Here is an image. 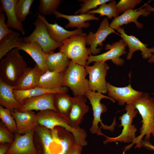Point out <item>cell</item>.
<instances>
[{
    "mask_svg": "<svg viewBox=\"0 0 154 154\" xmlns=\"http://www.w3.org/2000/svg\"><path fill=\"white\" fill-rule=\"evenodd\" d=\"M132 104L141 115L142 124L140 129V134L131 144L125 148L123 154L134 144H136L135 148L143 146L142 139L144 136L145 141H149L151 135H154V98L150 97L147 93H143Z\"/></svg>",
    "mask_w": 154,
    "mask_h": 154,
    "instance_id": "1",
    "label": "cell"
},
{
    "mask_svg": "<svg viewBox=\"0 0 154 154\" xmlns=\"http://www.w3.org/2000/svg\"><path fill=\"white\" fill-rule=\"evenodd\" d=\"M0 62V79L15 86L27 68L26 62L17 48L8 52Z\"/></svg>",
    "mask_w": 154,
    "mask_h": 154,
    "instance_id": "2",
    "label": "cell"
},
{
    "mask_svg": "<svg viewBox=\"0 0 154 154\" xmlns=\"http://www.w3.org/2000/svg\"><path fill=\"white\" fill-rule=\"evenodd\" d=\"M38 124L51 130L57 126L64 128L72 133L76 143L82 146H86L87 134L85 130L80 127L73 128L66 118L58 113L50 110L40 111L36 114Z\"/></svg>",
    "mask_w": 154,
    "mask_h": 154,
    "instance_id": "3",
    "label": "cell"
},
{
    "mask_svg": "<svg viewBox=\"0 0 154 154\" xmlns=\"http://www.w3.org/2000/svg\"><path fill=\"white\" fill-rule=\"evenodd\" d=\"M87 36L83 33L72 35L62 42L59 47L60 51L71 60L85 66L89 56L92 55L90 48L86 47Z\"/></svg>",
    "mask_w": 154,
    "mask_h": 154,
    "instance_id": "4",
    "label": "cell"
},
{
    "mask_svg": "<svg viewBox=\"0 0 154 154\" xmlns=\"http://www.w3.org/2000/svg\"><path fill=\"white\" fill-rule=\"evenodd\" d=\"M88 74L84 66L71 60L64 72L63 86L69 88L74 97L85 96L89 90L88 80L86 78Z\"/></svg>",
    "mask_w": 154,
    "mask_h": 154,
    "instance_id": "5",
    "label": "cell"
},
{
    "mask_svg": "<svg viewBox=\"0 0 154 154\" xmlns=\"http://www.w3.org/2000/svg\"><path fill=\"white\" fill-rule=\"evenodd\" d=\"M85 96L89 100L93 111L94 118L92 125L90 129V132L93 134L96 133L98 135L105 136V135L101 131V128L113 131L116 125V119L115 118L114 119L112 123L110 126L105 125L102 123L101 119V115L107 111V108L104 104L100 103V101L104 98L109 99L113 102L115 101L101 93L90 90L86 93Z\"/></svg>",
    "mask_w": 154,
    "mask_h": 154,
    "instance_id": "6",
    "label": "cell"
},
{
    "mask_svg": "<svg viewBox=\"0 0 154 154\" xmlns=\"http://www.w3.org/2000/svg\"><path fill=\"white\" fill-rule=\"evenodd\" d=\"M124 110L126 111V112L119 117L121 122L119 127H123L121 133L115 137L105 135L106 139L104 141V144L117 141L129 143L132 142L136 138L135 134L137 129L135 126L132 124V123L133 118L137 116L138 111L132 104H127Z\"/></svg>",
    "mask_w": 154,
    "mask_h": 154,
    "instance_id": "7",
    "label": "cell"
},
{
    "mask_svg": "<svg viewBox=\"0 0 154 154\" xmlns=\"http://www.w3.org/2000/svg\"><path fill=\"white\" fill-rule=\"evenodd\" d=\"M84 67L89 76V90L102 94L107 93L106 77L110 67L106 62H96L92 66Z\"/></svg>",
    "mask_w": 154,
    "mask_h": 154,
    "instance_id": "8",
    "label": "cell"
},
{
    "mask_svg": "<svg viewBox=\"0 0 154 154\" xmlns=\"http://www.w3.org/2000/svg\"><path fill=\"white\" fill-rule=\"evenodd\" d=\"M33 24L35 26V29L29 36L23 38L24 42H37L45 54L53 51L61 45L62 43L56 42L51 38L44 23L41 19L37 17Z\"/></svg>",
    "mask_w": 154,
    "mask_h": 154,
    "instance_id": "9",
    "label": "cell"
},
{
    "mask_svg": "<svg viewBox=\"0 0 154 154\" xmlns=\"http://www.w3.org/2000/svg\"><path fill=\"white\" fill-rule=\"evenodd\" d=\"M127 46V44L122 39L111 44H107L105 45V49L106 50H108L101 54L90 55L86 65H88L93 62H106L111 60L116 65L122 66L124 64L125 61L120 57L126 53V47Z\"/></svg>",
    "mask_w": 154,
    "mask_h": 154,
    "instance_id": "10",
    "label": "cell"
},
{
    "mask_svg": "<svg viewBox=\"0 0 154 154\" xmlns=\"http://www.w3.org/2000/svg\"><path fill=\"white\" fill-rule=\"evenodd\" d=\"M112 33H117L114 29L110 27L107 17L104 19L101 23L96 32L94 33L90 31L86 38V45H90L92 54L93 55L99 54L102 49L103 42L107 37Z\"/></svg>",
    "mask_w": 154,
    "mask_h": 154,
    "instance_id": "11",
    "label": "cell"
},
{
    "mask_svg": "<svg viewBox=\"0 0 154 154\" xmlns=\"http://www.w3.org/2000/svg\"><path fill=\"white\" fill-rule=\"evenodd\" d=\"M107 88L108 96L118 102L119 105L132 104L139 98L143 92L136 90L131 87V84L124 87H117L107 82Z\"/></svg>",
    "mask_w": 154,
    "mask_h": 154,
    "instance_id": "12",
    "label": "cell"
},
{
    "mask_svg": "<svg viewBox=\"0 0 154 154\" xmlns=\"http://www.w3.org/2000/svg\"><path fill=\"white\" fill-rule=\"evenodd\" d=\"M34 131L33 130L22 135L16 134L6 154H38L33 142Z\"/></svg>",
    "mask_w": 154,
    "mask_h": 154,
    "instance_id": "13",
    "label": "cell"
},
{
    "mask_svg": "<svg viewBox=\"0 0 154 154\" xmlns=\"http://www.w3.org/2000/svg\"><path fill=\"white\" fill-rule=\"evenodd\" d=\"M55 94L49 93L26 98L23 101V106L18 110L24 112L33 110L40 111L50 110L57 112L54 104Z\"/></svg>",
    "mask_w": 154,
    "mask_h": 154,
    "instance_id": "14",
    "label": "cell"
},
{
    "mask_svg": "<svg viewBox=\"0 0 154 154\" xmlns=\"http://www.w3.org/2000/svg\"><path fill=\"white\" fill-rule=\"evenodd\" d=\"M116 30L119 33V35L129 48V52L127 56V60L131 59L133 53L138 50L141 51L142 58L144 59H149L154 53V47L149 48L147 44L143 43L134 36L127 35L123 28L119 27Z\"/></svg>",
    "mask_w": 154,
    "mask_h": 154,
    "instance_id": "15",
    "label": "cell"
},
{
    "mask_svg": "<svg viewBox=\"0 0 154 154\" xmlns=\"http://www.w3.org/2000/svg\"><path fill=\"white\" fill-rule=\"evenodd\" d=\"M14 48L24 51L34 60L43 74L47 70L45 54L41 46L37 42L25 43L23 38L19 37L14 45Z\"/></svg>",
    "mask_w": 154,
    "mask_h": 154,
    "instance_id": "16",
    "label": "cell"
},
{
    "mask_svg": "<svg viewBox=\"0 0 154 154\" xmlns=\"http://www.w3.org/2000/svg\"><path fill=\"white\" fill-rule=\"evenodd\" d=\"M11 112L18 133L24 134L35 130L38 124L36 115L32 111L21 112L14 110Z\"/></svg>",
    "mask_w": 154,
    "mask_h": 154,
    "instance_id": "17",
    "label": "cell"
},
{
    "mask_svg": "<svg viewBox=\"0 0 154 154\" xmlns=\"http://www.w3.org/2000/svg\"><path fill=\"white\" fill-rule=\"evenodd\" d=\"M151 13V12L148 11L143 6L137 10L129 9L114 18L110 24V26L112 29H116L123 25L133 22L135 23L138 29H142L143 25L138 22V19L141 15L147 17L150 15Z\"/></svg>",
    "mask_w": 154,
    "mask_h": 154,
    "instance_id": "18",
    "label": "cell"
},
{
    "mask_svg": "<svg viewBox=\"0 0 154 154\" xmlns=\"http://www.w3.org/2000/svg\"><path fill=\"white\" fill-rule=\"evenodd\" d=\"M87 98L85 96H79L73 98L72 103L68 120L72 127L78 128L84 115L89 110L86 104Z\"/></svg>",
    "mask_w": 154,
    "mask_h": 154,
    "instance_id": "19",
    "label": "cell"
},
{
    "mask_svg": "<svg viewBox=\"0 0 154 154\" xmlns=\"http://www.w3.org/2000/svg\"><path fill=\"white\" fill-rule=\"evenodd\" d=\"M36 13L37 17L41 19L44 23L50 37L56 42L62 43L73 35L83 33L82 29H77L74 31H68L56 23L54 24L50 23L46 20L44 16L37 12Z\"/></svg>",
    "mask_w": 154,
    "mask_h": 154,
    "instance_id": "20",
    "label": "cell"
},
{
    "mask_svg": "<svg viewBox=\"0 0 154 154\" xmlns=\"http://www.w3.org/2000/svg\"><path fill=\"white\" fill-rule=\"evenodd\" d=\"M43 74L36 64L33 68L27 67L15 86V90H26L37 87Z\"/></svg>",
    "mask_w": 154,
    "mask_h": 154,
    "instance_id": "21",
    "label": "cell"
},
{
    "mask_svg": "<svg viewBox=\"0 0 154 154\" xmlns=\"http://www.w3.org/2000/svg\"><path fill=\"white\" fill-rule=\"evenodd\" d=\"M15 86L8 84L0 79V104L1 106L10 110H19L23 104L16 98L13 92Z\"/></svg>",
    "mask_w": 154,
    "mask_h": 154,
    "instance_id": "22",
    "label": "cell"
},
{
    "mask_svg": "<svg viewBox=\"0 0 154 154\" xmlns=\"http://www.w3.org/2000/svg\"><path fill=\"white\" fill-rule=\"evenodd\" d=\"M45 54L48 70L58 72H65L70 60L64 53L60 51H52Z\"/></svg>",
    "mask_w": 154,
    "mask_h": 154,
    "instance_id": "23",
    "label": "cell"
},
{
    "mask_svg": "<svg viewBox=\"0 0 154 154\" xmlns=\"http://www.w3.org/2000/svg\"><path fill=\"white\" fill-rule=\"evenodd\" d=\"M53 14L56 18H62L68 20L69 23L66 25V28L76 27L78 29H81L83 28H87L89 27L90 24L87 21L99 20L98 17L95 16L94 14H84L79 15H65L55 11Z\"/></svg>",
    "mask_w": 154,
    "mask_h": 154,
    "instance_id": "24",
    "label": "cell"
},
{
    "mask_svg": "<svg viewBox=\"0 0 154 154\" xmlns=\"http://www.w3.org/2000/svg\"><path fill=\"white\" fill-rule=\"evenodd\" d=\"M17 0H1L2 7L0 12H5L7 17L6 24L8 27L12 28L21 32L22 34L25 33L23 25L18 20L15 12V7Z\"/></svg>",
    "mask_w": 154,
    "mask_h": 154,
    "instance_id": "25",
    "label": "cell"
},
{
    "mask_svg": "<svg viewBox=\"0 0 154 154\" xmlns=\"http://www.w3.org/2000/svg\"><path fill=\"white\" fill-rule=\"evenodd\" d=\"M64 74L47 70L41 76L37 86L50 89L62 88Z\"/></svg>",
    "mask_w": 154,
    "mask_h": 154,
    "instance_id": "26",
    "label": "cell"
},
{
    "mask_svg": "<svg viewBox=\"0 0 154 154\" xmlns=\"http://www.w3.org/2000/svg\"><path fill=\"white\" fill-rule=\"evenodd\" d=\"M67 90V88L65 87L58 89H50L37 86L26 90H14L13 92L16 99L23 104V100L27 98L49 93L56 94L66 92Z\"/></svg>",
    "mask_w": 154,
    "mask_h": 154,
    "instance_id": "27",
    "label": "cell"
},
{
    "mask_svg": "<svg viewBox=\"0 0 154 154\" xmlns=\"http://www.w3.org/2000/svg\"><path fill=\"white\" fill-rule=\"evenodd\" d=\"M73 101V98L66 92L55 94L54 104L57 112L66 118H68L70 112Z\"/></svg>",
    "mask_w": 154,
    "mask_h": 154,
    "instance_id": "28",
    "label": "cell"
},
{
    "mask_svg": "<svg viewBox=\"0 0 154 154\" xmlns=\"http://www.w3.org/2000/svg\"><path fill=\"white\" fill-rule=\"evenodd\" d=\"M116 5L115 0H111L109 3H106L102 4L98 8L90 10L86 13L90 14H98L101 17L106 16L109 19L113 17L115 18L119 16V13L117 8Z\"/></svg>",
    "mask_w": 154,
    "mask_h": 154,
    "instance_id": "29",
    "label": "cell"
},
{
    "mask_svg": "<svg viewBox=\"0 0 154 154\" xmlns=\"http://www.w3.org/2000/svg\"><path fill=\"white\" fill-rule=\"evenodd\" d=\"M20 34L17 32L7 35L0 41V60L14 49L15 42L19 38Z\"/></svg>",
    "mask_w": 154,
    "mask_h": 154,
    "instance_id": "30",
    "label": "cell"
},
{
    "mask_svg": "<svg viewBox=\"0 0 154 154\" xmlns=\"http://www.w3.org/2000/svg\"><path fill=\"white\" fill-rule=\"evenodd\" d=\"M34 0H17L15 10L17 18L21 23L24 21L31 13L30 9Z\"/></svg>",
    "mask_w": 154,
    "mask_h": 154,
    "instance_id": "31",
    "label": "cell"
},
{
    "mask_svg": "<svg viewBox=\"0 0 154 154\" xmlns=\"http://www.w3.org/2000/svg\"><path fill=\"white\" fill-rule=\"evenodd\" d=\"M40 138L44 149V154H51L50 146L53 142L51 131L42 126H37L35 129Z\"/></svg>",
    "mask_w": 154,
    "mask_h": 154,
    "instance_id": "32",
    "label": "cell"
},
{
    "mask_svg": "<svg viewBox=\"0 0 154 154\" xmlns=\"http://www.w3.org/2000/svg\"><path fill=\"white\" fill-rule=\"evenodd\" d=\"M0 117L6 128L11 133L17 132L16 122L11 111L0 106Z\"/></svg>",
    "mask_w": 154,
    "mask_h": 154,
    "instance_id": "33",
    "label": "cell"
},
{
    "mask_svg": "<svg viewBox=\"0 0 154 154\" xmlns=\"http://www.w3.org/2000/svg\"><path fill=\"white\" fill-rule=\"evenodd\" d=\"M61 2L60 0H40L38 13L43 16L53 14L56 11Z\"/></svg>",
    "mask_w": 154,
    "mask_h": 154,
    "instance_id": "34",
    "label": "cell"
},
{
    "mask_svg": "<svg viewBox=\"0 0 154 154\" xmlns=\"http://www.w3.org/2000/svg\"><path fill=\"white\" fill-rule=\"evenodd\" d=\"M110 0H80L79 1L82 2L81 8L76 11L74 15L78 14H82L86 13L91 9H96L98 6L111 1Z\"/></svg>",
    "mask_w": 154,
    "mask_h": 154,
    "instance_id": "35",
    "label": "cell"
},
{
    "mask_svg": "<svg viewBox=\"0 0 154 154\" xmlns=\"http://www.w3.org/2000/svg\"><path fill=\"white\" fill-rule=\"evenodd\" d=\"M141 1V0H121L116 4V6L119 13H122L129 9H133Z\"/></svg>",
    "mask_w": 154,
    "mask_h": 154,
    "instance_id": "36",
    "label": "cell"
},
{
    "mask_svg": "<svg viewBox=\"0 0 154 154\" xmlns=\"http://www.w3.org/2000/svg\"><path fill=\"white\" fill-rule=\"evenodd\" d=\"M15 137L7 128L0 125V143L1 144L5 143L12 144Z\"/></svg>",
    "mask_w": 154,
    "mask_h": 154,
    "instance_id": "37",
    "label": "cell"
},
{
    "mask_svg": "<svg viewBox=\"0 0 154 154\" xmlns=\"http://www.w3.org/2000/svg\"><path fill=\"white\" fill-rule=\"evenodd\" d=\"M5 15L3 12L0 13V41L7 35L14 32L12 29H9L5 23Z\"/></svg>",
    "mask_w": 154,
    "mask_h": 154,
    "instance_id": "38",
    "label": "cell"
},
{
    "mask_svg": "<svg viewBox=\"0 0 154 154\" xmlns=\"http://www.w3.org/2000/svg\"><path fill=\"white\" fill-rule=\"evenodd\" d=\"M82 146L75 143L68 152L67 154H81Z\"/></svg>",
    "mask_w": 154,
    "mask_h": 154,
    "instance_id": "39",
    "label": "cell"
},
{
    "mask_svg": "<svg viewBox=\"0 0 154 154\" xmlns=\"http://www.w3.org/2000/svg\"><path fill=\"white\" fill-rule=\"evenodd\" d=\"M4 143L1 144L0 146V154H6L10 146Z\"/></svg>",
    "mask_w": 154,
    "mask_h": 154,
    "instance_id": "40",
    "label": "cell"
},
{
    "mask_svg": "<svg viewBox=\"0 0 154 154\" xmlns=\"http://www.w3.org/2000/svg\"><path fill=\"white\" fill-rule=\"evenodd\" d=\"M143 6L149 11L154 12V7L149 4V2L145 3Z\"/></svg>",
    "mask_w": 154,
    "mask_h": 154,
    "instance_id": "41",
    "label": "cell"
},
{
    "mask_svg": "<svg viewBox=\"0 0 154 154\" xmlns=\"http://www.w3.org/2000/svg\"><path fill=\"white\" fill-rule=\"evenodd\" d=\"M148 62L150 63H154V53L151 57L149 59Z\"/></svg>",
    "mask_w": 154,
    "mask_h": 154,
    "instance_id": "42",
    "label": "cell"
},
{
    "mask_svg": "<svg viewBox=\"0 0 154 154\" xmlns=\"http://www.w3.org/2000/svg\"><path fill=\"white\" fill-rule=\"evenodd\" d=\"M57 154H66L63 152L61 151L59 152Z\"/></svg>",
    "mask_w": 154,
    "mask_h": 154,
    "instance_id": "43",
    "label": "cell"
}]
</instances>
